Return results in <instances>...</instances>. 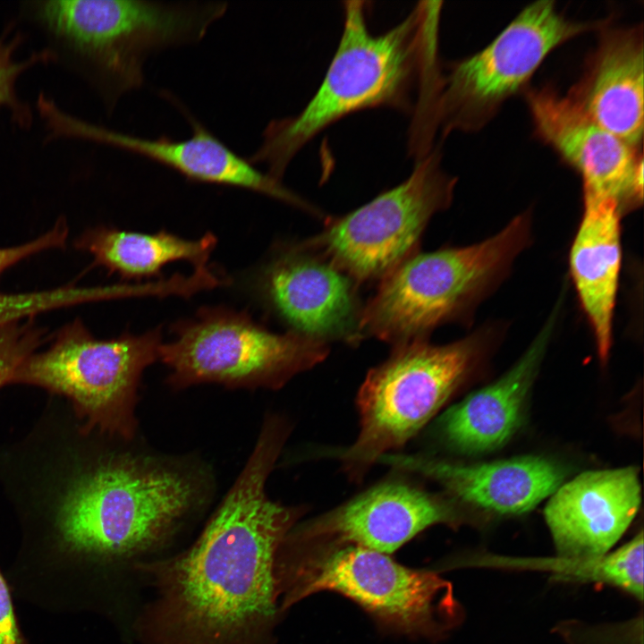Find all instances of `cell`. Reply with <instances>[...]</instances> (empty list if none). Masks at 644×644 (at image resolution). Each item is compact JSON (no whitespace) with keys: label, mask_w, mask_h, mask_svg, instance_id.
I'll list each match as a JSON object with an SVG mask.
<instances>
[{"label":"cell","mask_w":644,"mask_h":644,"mask_svg":"<svg viewBox=\"0 0 644 644\" xmlns=\"http://www.w3.org/2000/svg\"><path fill=\"white\" fill-rule=\"evenodd\" d=\"M108 436L63 411L38 426L7 467L12 508L44 524L63 551L104 559L142 553L199 499L191 476L109 448Z\"/></svg>","instance_id":"cell-1"},{"label":"cell","mask_w":644,"mask_h":644,"mask_svg":"<svg viewBox=\"0 0 644 644\" xmlns=\"http://www.w3.org/2000/svg\"><path fill=\"white\" fill-rule=\"evenodd\" d=\"M280 433L265 426L193 545L142 564L157 589L143 621L149 644H259L268 637L280 609L275 559L296 519L266 493Z\"/></svg>","instance_id":"cell-2"},{"label":"cell","mask_w":644,"mask_h":644,"mask_svg":"<svg viewBox=\"0 0 644 644\" xmlns=\"http://www.w3.org/2000/svg\"><path fill=\"white\" fill-rule=\"evenodd\" d=\"M366 1L343 4L342 35L325 77L302 110L271 121L248 160L281 181L297 153L318 133L355 112L414 113L437 69L441 2H419L390 30L374 34Z\"/></svg>","instance_id":"cell-3"},{"label":"cell","mask_w":644,"mask_h":644,"mask_svg":"<svg viewBox=\"0 0 644 644\" xmlns=\"http://www.w3.org/2000/svg\"><path fill=\"white\" fill-rule=\"evenodd\" d=\"M225 2L47 0L25 13L48 38L55 55L99 93L108 108L141 88L147 59L199 42L226 13Z\"/></svg>","instance_id":"cell-4"},{"label":"cell","mask_w":644,"mask_h":644,"mask_svg":"<svg viewBox=\"0 0 644 644\" xmlns=\"http://www.w3.org/2000/svg\"><path fill=\"white\" fill-rule=\"evenodd\" d=\"M275 574L280 610L319 591L341 594L387 631L436 639L452 624L451 587L436 573L352 544L284 541Z\"/></svg>","instance_id":"cell-5"},{"label":"cell","mask_w":644,"mask_h":644,"mask_svg":"<svg viewBox=\"0 0 644 644\" xmlns=\"http://www.w3.org/2000/svg\"><path fill=\"white\" fill-rule=\"evenodd\" d=\"M530 220L514 217L475 244L418 251L377 284L364 303L360 331L401 344L428 340L438 326L462 317L508 270L528 245Z\"/></svg>","instance_id":"cell-6"},{"label":"cell","mask_w":644,"mask_h":644,"mask_svg":"<svg viewBox=\"0 0 644 644\" xmlns=\"http://www.w3.org/2000/svg\"><path fill=\"white\" fill-rule=\"evenodd\" d=\"M161 330L97 340L80 322L63 329L49 349L31 353L8 385L42 387L65 398L99 431L122 440L136 431L135 408L143 371L158 360Z\"/></svg>","instance_id":"cell-7"},{"label":"cell","mask_w":644,"mask_h":644,"mask_svg":"<svg viewBox=\"0 0 644 644\" xmlns=\"http://www.w3.org/2000/svg\"><path fill=\"white\" fill-rule=\"evenodd\" d=\"M484 346V337L474 334L447 344L422 340L393 347L360 388V430L343 454L349 470L364 469L414 436L470 375Z\"/></svg>","instance_id":"cell-8"},{"label":"cell","mask_w":644,"mask_h":644,"mask_svg":"<svg viewBox=\"0 0 644 644\" xmlns=\"http://www.w3.org/2000/svg\"><path fill=\"white\" fill-rule=\"evenodd\" d=\"M158 360L182 388L202 383L227 387H279L322 361L328 344L287 331L278 334L250 315L224 306L199 309L173 326Z\"/></svg>","instance_id":"cell-9"},{"label":"cell","mask_w":644,"mask_h":644,"mask_svg":"<svg viewBox=\"0 0 644 644\" xmlns=\"http://www.w3.org/2000/svg\"><path fill=\"white\" fill-rule=\"evenodd\" d=\"M440 161V151L432 148L401 183L347 214L326 217L318 233L296 243L359 285L378 283L419 251L432 216L449 207L455 179Z\"/></svg>","instance_id":"cell-10"},{"label":"cell","mask_w":644,"mask_h":644,"mask_svg":"<svg viewBox=\"0 0 644 644\" xmlns=\"http://www.w3.org/2000/svg\"><path fill=\"white\" fill-rule=\"evenodd\" d=\"M561 14L553 1L526 6L485 48L439 72L423 114L425 131L473 130L519 91L559 45L596 26Z\"/></svg>","instance_id":"cell-11"},{"label":"cell","mask_w":644,"mask_h":644,"mask_svg":"<svg viewBox=\"0 0 644 644\" xmlns=\"http://www.w3.org/2000/svg\"><path fill=\"white\" fill-rule=\"evenodd\" d=\"M252 289L289 330L325 343H358L364 303L359 284L296 242L281 244L255 272Z\"/></svg>","instance_id":"cell-12"},{"label":"cell","mask_w":644,"mask_h":644,"mask_svg":"<svg viewBox=\"0 0 644 644\" xmlns=\"http://www.w3.org/2000/svg\"><path fill=\"white\" fill-rule=\"evenodd\" d=\"M168 99L173 100L191 127V135L185 140L166 136L147 139L113 131L65 114L51 99L43 100L38 111L50 138L77 137L106 144L166 166L192 182L250 191L312 215L317 213L309 201L230 148L171 95Z\"/></svg>","instance_id":"cell-13"},{"label":"cell","mask_w":644,"mask_h":644,"mask_svg":"<svg viewBox=\"0 0 644 644\" xmlns=\"http://www.w3.org/2000/svg\"><path fill=\"white\" fill-rule=\"evenodd\" d=\"M527 101L538 135L580 173L584 191L614 199L622 213L642 201L643 161L635 148L550 87L529 91Z\"/></svg>","instance_id":"cell-14"},{"label":"cell","mask_w":644,"mask_h":644,"mask_svg":"<svg viewBox=\"0 0 644 644\" xmlns=\"http://www.w3.org/2000/svg\"><path fill=\"white\" fill-rule=\"evenodd\" d=\"M640 504L637 469L625 467L586 471L561 485L544 514L560 558L578 564L607 554Z\"/></svg>","instance_id":"cell-15"},{"label":"cell","mask_w":644,"mask_h":644,"mask_svg":"<svg viewBox=\"0 0 644 644\" xmlns=\"http://www.w3.org/2000/svg\"><path fill=\"white\" fill-rule=\"evenodd\" d=\"M456 521L453 510L436 496L390 482L366 491L301 529L290 530L286 539L352 544L389 555L427 528Z\"/></svg>","instance_id":"cell-16"},{"label":"cell","mask_w":644,"mask_h":644,"mask_svg":"<svg viewBox=\"0 0 644 644\" xmlns=\"http://www.w3.org/2000/svg\"><path fill=\"white\" fill-rule=\"evenodd\" d=\"M378 461L434 479L461 500L500 515L521 514L552 496L567 475L557 462L527 455L478 464L385 454Z\"/></svg>","instance_id":"cell-17"},{"label":"cell","mask_w":644,"mask_h":644,"mask_svg":"<svg viewBox=\"0 0 644 644\" xmlns=\"http://www.w3.org/2000/svg\"><path fill=\"white\" fill-rule=\"evenodd\" d=\"M641 29L606 32L569 97L597 124L636 148L643 134Z\"/></svg>","instance_id":"cell-18"},{"label":"cell","mask_w":644,"mask_h":644,"mask_svg":"<svg viewBox=\"0 0 644 644\" xmlns=\"http://www.w3.org/2000/svg\"><path fill=\"white\" fill-rule=\"evenodd\" d=\"M555 313L504 375L449 409L439 429L451 447L464 453L493 451L520 428L526 401L554 329Z\"/></svg>","instance_id":"cell-19"},{"label":"cell","mask_w":644,"mask_h":644,"mask_svg":"<svg viewBox=\"0 0 644 644\" xmlns=\"http://www.w3.org/2000/svg\"><path fill=\"white\" fill-rule=\"evenodd\" d=\"M582 217L569 266L581 307L593 331L598 356L607 360L622 266L621 215L612 199L584 191Z\"/></svg>","instance_id":"cell-20"},{"label":"cell","mask_w":644,"mask_h":644,"mask_svg":"<svg viewBox=\"0 0 644 644\" xmlns=\"http://www.w3.org/2000/svg\"><path fill=\"white\" fill-rule=\"evenodd\" d=\"M77 245L110 272L140 280L157 276L164 267L178 260L188 261L195 268L207 267L216 238L210 233L188 240L166 231L144 233L98 227L87 231Z\"/></svg>","instance_id":"cell-21"},{"label":"cell","mask_w":644,"mask_h":644,"mask_svg":"<svg viewBox=\"0 0 644 644\" xmlns=\"http://www.w3.org/2000/svg\"><path fill=\"white\" fill-rule=\"evenodd\" d=\"M643 545V532L640 531L631 541L610 554L572 565H580V570L576 571L579 574L620 588L642 601Z\"/></svg>","instance_id":"cell-22"},{"label":"cell","mask_w":644,"mask_h":644,"mask_svg":"<svg viewBox=\"0 0 644 644\" xmlns=\"http://www.w3.org/2000/svg\"><path fill=\"white\" fill-rule=\"evenodd\" d=\"M11 27L0 37V106L9 108L13 120L21 127L28 128L32 122L30 106L21 100L16 91V80L20 74L38 62L55 61L54 54L48 49L33 53L24 61H15L13 55L23 40L17 33L7 40Z\"/></svg>","instance_id":"cell-23"},{"label":"cell","mask_w":644,"mask_h":644,"mask_svg":"<svg viewBox=\"0 0 644 644\" xmlns=\"http://www.w3.org/2000/svg\"><path fill=\"white\" fill-rule=\"evenodd\" d=\"M40 332L18 321L0 326V387L8 385L10 377L39 344Z\"/></svg>","instance_id":"cell-24"},{"label":"cell","mask_w":644,"mask_h":644,"mask_svg":"<svg viewBox=\"0 0 644 644\" xmlns=\"http://www.w3.org/2000/svg\"><path fill=\"white\" fill-rule=\"evenodd\" d=\"M68 235L65 222L60 221L44 235L22 245L0 249V273L18 261L41 250L63 247Z\"/></svg>","instance_id":"cell-25"},{"label":"cell","mask_w":644,"mask_h":644,"mask_svg":"<svg viewBox=\"0 0 644 644\" xmlns=\"http://www.w3.org/2000/svg\"><path fill=\"white\" fill-rule=\"evenodd\" d=\"M0 644H25L19 631L8 588L0 573Z\"/></svg>","instance_id":"cell-26"}]
</instances>
